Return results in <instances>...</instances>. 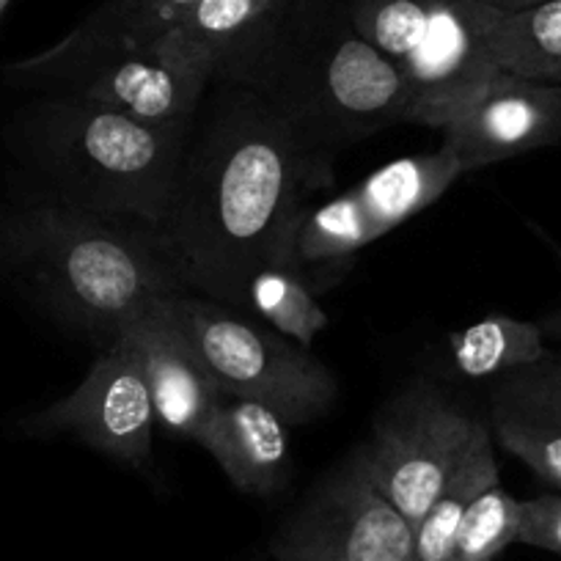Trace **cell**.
Returning <instances> with one entry per match:
<instances>
[{
    "label": "cell",
    "instance_id": "obj_17",
    "mask_svg": "<svg viewBox=\"0 0 561 561\" xmlns=\"http://www.w3.org/2000/svg\"><path fill=\"white\" fill-rule=\"evenodd\" d=\"M499 482L501 473L493 451V433L482 421L457 471L451 473L433 506L413 526V561H457V539H460L468 506Z\"/></svg>",
    "mask_w": 561,
    "mask_h": 561
},
{
    "label": "cell",
    "instance_id": "obj_24",
    "mask_svg": "<svg viewBox=\"0 0 561 561\" xmlns=\"http://www.w3.org/2000/svg\"><path fill=\"white\" fill-rule=\"evenodd\" d=\"M517 542L561 556V493L520 501Z\"/></svg>",
    "mask_w": 561,
    "mask_h": 561
},
{
    "label": "cell",
    "instance_id": "obj_2",
    "mask_svg": "<svg viewBox=\"0 0 561 561\" xmlns=\"http://www.w3.org/2000/svg\"><path fill=\"white\" fill-rule=\"evenodd\" d=\"M0 264L53 314L105 344L152 298L187 293L154 226L56 196L0 220Z\"/></svg>",
    "mask_w": 561,
    "mask_h": 561
},
{
    "label": "cell",
    "instance_id": "obj_9",
    "mask_svg": "<svg viewBox=\"0 0 561 561\" xmlns=\"http://www.w3.org/2000/svg\"><path fill=\"white\" fill-rule=\"evenodd\" d=\"M273 561H413V526L355 457L270 542Z\"/></svg>",
    "mask_w": 561,
    "mask_h": 561
},
{
    "label": "cell",
    "instance_id": "obj_5",
    "mask_svg": "<svg viewBox=\"0 0 561 561\" xmlns=\"http://www.w3.org/2000/svg\"><path fill=\"white\" fill-rule=\"evenodd\" d=\"M499 9L479 0H347L358 34L399 69L408 124L446 129L499 72L490 25Z\"/></svg>",
    "mask_w": 561,
    "mask_h": 561
},
{
    "label": "cell",
    "instance_id": "obj_4",
    "mask_svg": "<svg viewBox=\"0 0 561 561\" xmlns=\"http://www.w3.org/2000/svg\"><path fill=\"white\" fill-rule=\"evenodd\" d=\"M191 124L144 122L83 96L56 94L39 102L25 133L56 185V198L96 215L158 226Z\"/></svg>",
    "mask_w": 561,
    "mask_h": 561
},
{
    "label": "cell",
    "instance_id": "obj_18",
    "mask_svg": "<svg viewBox=\"0 0 561 561\" xmlns=\"http://www.w3.org/2000/svg\"><path fill=\"white\" fill-rule=\"evenodd\" d=\"M245 311L306 350L331 322L317 300L314 284L295 259H278L251 275Z\"/></svg>",
    "mask_w": 561,
    "mask_h": 561
},
{
    "label": "cell",
    "instance_id": "obj_11",
    "mask_svg": "<svg viewBox=\"0 0 561 561\" xmlns=\"http://www.w3.org/2000/svg\"><path fill=\"white\" fill-rule=\"evenodd\" d=\"M462 174L561 140V83L495 72L444 129Z\"/></svg>",
    "mask_w": 561,
    "mask_h": 561
},
{
    "label": "cell",
    "instance_id": "obj_25",
    "mask_svg": "<svg viewBox=\"0 0 561 561\" xmlns=\"http://www.w3.org/2000/svg\"><path fill=\"white\" fill-rule=\"evenodd\" d=\"M479 3L499 9V12H523V9L542 7V3H550V0H479Z\"/></svg>",
    "mask_w": 561,
    "mask_h": 561
},
{
    "label": "cell",
    "instance_id": "obj_26",
    "mask_svg": "<svg viewBox=\"0 0 561 561\" xmlns=\"http://www.w3.org/2000/svg\"><path fill=\"white\" fill-rule=\"evenodd\" d=\"M542 331H550V333H556V336H561V309L542 322Z\"/></svg>",
    "mask_w": 561,
    "mask_h": 561
},
{
    "label": "cell",
    "instance_id": "obj_7",
    "mask_svg": "<svg viewBox=\"0 0 561 561\" xmlns=\"http://www.w3.org/2000/svg\"><path fill=\"white\" fill-rule=\"evenodd\" d=\"M482 419L438 391L413 388L377 419L364 466L410 526L424 517L466 457Z\"/></svg>",
    "mask_w": 561,
    "mask_h": 561
},
{
    "label": "cell",
    "instance_id": "obj_15",
    "mask_svg": "<svg viewBox=\"0 0 561 561\" xmlns=\"http://www.w3.org/2000/svg\"><path fill=\"white\" fill-rule=\"evenodd\" d=\"M204 449L229 482L248 495L267 499L289 482V427L253 399H220L213 433Z\"/></svg>",
    "mask_w": 561,
    "mask_h": 561
},
{
    "label": "cell",
    "instance_id": "obj_14",
    "mask_svg": "<svg viewBox=\"0 0 561 561\" xmlns=\"http://www.w3.org/2000/svg\"><path fill=\"white\" fill-rule=\"evenodd\" d=\"M198 0H102L61 42L7 67L20 85H42L94 58L152 50Z\"/></svg>",
    "mask_w": 561,
    "mask_h": 561
},
{
    "label": "cell",
    "instance_id": "obj_12",
    "mask_svg": "<svg viewBox=\"0 0 561 561\" xmlns=\"http://www.w3.org/2000/svg\"><path fill=\"white\" fill-rule=\"evenodd\" d=\"M163 298H152L135 311L118 333L133 344L147 375L160 427L174 438L204 446L213 433L224 391L198 358L191 339L171 320Z\"/></svg>",
    "mask_w": 561,
    "mask_h": 561
},
{
    "label": "cell",
    "instance_id": "obj_27",
    "mask_svg": "<svg viewBox=\"0 0 561 561\" xmlns=\"http://www.w3.org/2000/svg\"><path fill=\"white\" fill-rule=\"evenodd\" d=\"M545 360H548L550 369H556L561 375V358H550V355H548V358H545Z\"/></svg>",
    "mask_w": 561,
    "mask_h": 561
},
{
    "label": "cell",
    "instance_id": "obj_19",
    "mask_svg": "<svg viewBox=\"0 0 561 561\" xmlns=\"http://www.w3.org/2000/svg\"><path fill=\"white\" fill-rule=\"evenodd\" d=\"M490 50L501 72L561 83V0L523 12H495Z\"/></svg>",
    "mask_w": 561,
    "mask_h": 561
},
{
    "label": "cell",
    "instance_id": "obj_13",
    "mask_svg": "<svg viewBox=\"0 0 561 561\" xmlns=\"http://www.w3.org/2000/svg\"><path fill=\"white\" fill-rule=\"evenodd\" d=\"M213 72L163 50L113 53L58 75L45 89L75 94L111 111L158 124L193 122Z\"/></svg>",
    "mask_w": 561,
    "mask_h": 561
},
{
    "label": "cell",
    "instance_id": "obj_23",
    "mask_svg": "<svg viewBox=\"0 0 561 561\" xmlns=\"http://www.w3.org/2000/svg\"><path fill=\"white\" fill-rule=\"evenodd\" d=\"M493 404L517 410V413L537 415L561 427V375L550 369L548 360L528 366V369L510 371L495 386Z\"/></svg>",
    "mask_w": 561,
    "mask_h": 561
},
{
    "label": "cell",
    "instance_id": "obj_20",
    "mask_svg": "<svg viewBox=\"0 0 561 561\" xmlns=\"http://www.w3.org/2000/svg\"><path fill=\"white\" fill-rule=\"evenodd\" d=\"M449 347L457 371L473 380L510 375L548 358L542 325L512 320L504 314L484 317L466 331L451 333Z\"/></svg>",
    "mask_w": 561,
    "mask_h": 561
},
{
    "label": "cell",
    "instance_id": "obj_3",
    "mask_svg": "<svg viewBox=\"0 0 561 561\" xmlns=\"http://www.w3.org/2000/svg\"><path fill=\"white\" fill-rule=\"evenodd\" d=\"M220 75L273 102L322 152L328 138H364L410 116L402 75L358 34L347 0H293Z\"/></svg>",
    "mask_w": 561,
    "mask_h": 561
},
{
    "label": "cell",
    "instance_id": "obj_21",
    "mask_svg": "<svg viewBox=\"0 0 561 561\" xmlns=\"http://www.w3.org/2000/svg\"><path fill=\"white\" fill-rule=\"evenodd\" d=\"M493 438L526 462L542 482L561 490V427L537 415L493 404Z\"/></svg>",
    "mask_w": 561,
    "mask_h": 561
},
{
    "label": "cell",
    "instance_id": "obj_22",
    "mask_svg": "<svg viewBox=\"0 0 561 561\" xmlns=\"http://www.w3.org/2000/svg\"><path fill=\"white\" fill-rule=\"evenodd\" d=\"M517 510L520 501L493 484L484 490L462 520L460 539H457V561H493L510 545L517 542Z\"/></svg>",
    "mask_w": 561,
    "mask_h": 561
},
{
    "label": "cell",
    "instance_id": "obj_8",
    "mask_svg": "<svg viewBox=\"0 0 561 561\" xmlns=\"http://www.w3.org/2000/svg\"><path fill=\"white\" fill-rule=\"evenodd\" d=\"M457 176L462 171L446 147L382 165L342 196L306 209L295 229V262L304 273L306 267L347 262L360 248L438 202Z\"/></svg>",
    "mask_w": 561,
    "mask_h": 561
},
{
    "label": "cell",
    "instance_id": "obj_16",
    "mask_svg": "<svg viewBox=\"0 0 561 561\" xmlns=\"http://www.w3.org/2000/svg\"><path fill=\"white\" fill-rule=\"evenodd\" d=\"M293 0H198L158 50L191 67L220 75L231 61L251 50Z\"/></svg>",
    "mask_w": 561,
    "mask_h": 561
},
{
    "label": "cell",
    "instance_id": "obj_1",
    "mask_svg": "<svg viewBox=\"0 0 561 561\" xmlns=\"http://www.w3.org/2000/svg\"><path fill=\"white\" fill-rule=\"evenodd\" d=\"M325 180L322 149L293 118L245 85L226 96L207 127L187 135L169 207L154 226L187 293L245 311L251 275L295 259L306 198Z\"/></svg>",
    "mask_w": 561,
    "mask_h": 561
},
{
    "label": "cell",
    "instance_id": "obj_10",
    "mask_svg": "<svg viewBox=\"0 0 561 561\" xmlns=\"http://www.w3.org/2000/svg\"><path fill=\"white\" fill-rule=\"evenodd\" d=\"M152 393L133 344L116 333L85 380L69 397L31 415L23 430L34 438L72 435L80 444L129 468H147L154 440Z\"/></svg>",
    "mask_w": 561,
    "mask_h": 561
},
{
    "label": "cell",
    "instance_id": "obj_6",
    "mask_svg": "<svg viewBox=\"0 0 561 561\" xmlns=\"http://www.w3.org/2000/svg\"><path fill=\"white\" fill-rule=\"evenodd\" d=\"M163 304L226 397L253 399L287 427L311 424L331 410L336 380L306 347L204 295H165Z\"/></svg>",
    "mask_w": 561,
    "mask_h": 561
}]
</instances>
